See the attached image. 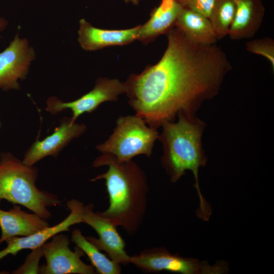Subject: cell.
<instances>
[{
    "label": "cell",
    "instance_id": "cell-1",
    "mask_svg": "<svg viewBox=\"0 0 274 274\" xmlns=\"http://www.w3.org/2000/svg\"><path fill=\"white\" fill-rule=\"evenodd\" d=\"M166 33L167 47L160 60L125 82L135 115L156 129L174 121L180 113L195 114L204 100L219 92L232 68L215 44L192 42L176 27Z\"/></svg>",
    "mask_w": 274,
    "mask_h": 274
},
{
    "label": "cell",
    "instance_id": "cell-2",
    "mask_svg": "<svg viewBox=\"0 0 274 274\" xmlns=\"http://www.w3.org/2000/svg\"><path fill=\"white\" fill-rule=\"evenodd\" d=\"M106 165L108 170L91 180H105L109 206L98 212L116 226H121L128 233L133 234L145 215L148 186L145 173L133 161L119 162L108 153H102L92 166Z\"/></svg>",
    "mask_w": 274,
    "mask_h": 274
},
{
    "label": "cell",
    "instance_id": "cell-3",
    "mask_svg": "<svg viewBox=\"0 0 274 274\" xmlns=\"http://www.w3.org/2000/svg\"><path fill=\"white\" fill-rule=\"evenodd\" d=\"M177 116V122H166L161 126L162 132L158 138L163 150L161 163L173 183L185 175L186 170L192 172L199 200L196 214L208 221L212 209L201 193L198 181L199 169L207 161L201 143L206 124L195 114L180 113Z\"/></svg>",
    "mask_w": 274,
    "mask_h": 274
},
{
    "label": "cell",
    "instance_id": "cell-4",
    "mask_svg": "<svg viewBox=\"0 0 274 274\" xmlns=\"http://www.w3.org/2000/svg\"><path fill=\"white\" fill-rule=\"evenodd\" d=\"M37 176V168L24 164L11 153H1L0 203L6 200L49 219L52 215L48 208L60 204L61 201L57 195L38 188Z\"/></svg>",
    "mask_w": 274,
    "mask_h": 274
},
{
    "label": "cell",
    "instance_id": "cell-5",
    "mask_svg": "<svg viewBox=\"0 0 274 274\" xmlns=\"http://www.w3.org/2000/svg\"><path fill=\"white\" fill-rule=\"evenodd\" d=\"M159 135L157 129L148 126L140 117L120 116L112 134L96 149L113 155L119 162L131 160L139 155L150 157Z\"/></svg>",
    "mask_w": 274,
    "mask_h": 274
},
{
    "label": "cell",
    "instance_id": "cell-6",
    "mask_svg": "<svg viewBox=\"0 0 274 274\" xmlns=\"http://www.w3.org/2000/svg\"><path fill=\"white\" fill-rule=\"evenodd\" d=\"M130 263L149 272L165 270L182 274H222L229 270L225 261L211 266L207 261L172 254L163 248L146 250L130 256Z\"/></svg>",
    "mask_w": 274,
    "mask_h": 274
},
{
    "label": "cell",
    "instance_id": "cell-7",
    "mask_svg": "<svg viewBox=\"0 0 274 274\" xmlns=\"http://www.w3.org/2000/svg\"><path fill=\"white\" fill-rule=\"evenodd\" d=\"M126 93L125 82H121L116 79L100 78L96 80L93 89L74 101L64 102L56 97H49L46 110L54 115L70 109L73 113L71 120L75 122L82 114L91 113L104 102L117 101L120 95Z\"/></svg>",
    "mask_w": 274,
    "mask_h": 274
},
{
    "label": "cell",
    "instance_id": "cell-8",
    "mask_svg": "<svg viewBox=\"0 0 274 274\" xmlns=\"http://www.w3.org/2000/svg\"><path fill=\"white\" fill-rule=\"evenodd\" d=\"M67 235L57 233L51 241L42 247L46 263L40 266L39 273L43 274H94L93 266L87 265L81 259L83 251L79 248L75 251L70 247Z\"/></svg>",
    "mask_w": 274,
    "mask_h": 274
},
{
    "label": "cell",
    "instance_id": "cell-9",
    "mask_svg": "<svg viewBox=\"0 0 274 274\" xmlns=\"http://www.w3.org/2000/svg\"><path fill=\"white\" fill-rule=\"evenodd\" d=\"M91 203L84 206L83 223L93 228L99 237H86L99 250L106 252L115 263L120 265L129 263L130 256L125 251V244L117 230V226L98 212L95 213Z\"/></svg>",
    "mask_w": 274,
    "mask_h": 274
},
{
    "label": "cell",
    "instance_id": "cell-10",
    "mask_svg": "<svg viewBox=\"0 0 274 274\" xmlns=\"http://www.w3.org/2000/svg\"><path fill=\"white\" fill-rule=\"evenodd\" d=\"M35 53L27 40L17 34L10 45L0 53V88L19 89V79L26 78Z\"/></svg>",
    "mask_w": 274,
    "mask_h": 274
},
{
    "label": "cell",
    "instance_id": "cell-11",
    "mask_svg": "<svg viewBox=\"0 0 274 274\" xmlns=\"http://www.w3.org/2000/svg\"><path fill=\"white\" fill-rule=\"evenodd\" d=\"M70 211V214L57 224L47 227L31 235L18 237L14 236L6 242L7 246L0 251V260L11 254L14 256L22 250H33L47 242L54 235L63 231H68L70 227L75 224L83 223L82 215L84 204L80 201L72 199L66 203Z\"/></svg>",
    "mask_w": 274,
    "mask_h": 274
},
{
    "label": "cell",
    "instance_id": "cell-12",
    "mask_svg": "<svg viewBox=\"0 0 274 274\" xmlns=\"http://www.w3.org/2000/svg\"><path fill=\"white\" fill-rule=\"evenodd\" d=\"M86 129L83 124L73 122L70 118H64L59 126L42 141H37L26 153L23 163L33 166L47 156L56 157L60 151L73 139L80 136Z\"/></svg>",
    "mask_w": 274,
    "mask_h": 274
},
{
    "label": "cell",
    "instance_id": "cell-13",
    "mask_svg": "<svg viewBox=\"0 0 274 274\" xmlns=\"http://www.w3.org/2000/svg\"><path fill=\"white\" fill-rule=\"evenodd\" d=\"M78 41L86 51H95L111 46L128 44L137 40L140 25L125 29L95 27L85 19L80 20Z\"/></svg>",
    "mask_w": 274,
    "mask_h": 274
},
{
    "label": "cell",
    "instance_id": "cell-14",
    "mask_svg": "<svg viewBox=\"0 0 274 274\" xmlns=\"http://www.w3.org/2000/svg\"><path fill=\"white\" fill-rule=\"evenodd\" d=\"M49 226L47 220L37 214L28 213L18 205L9 211L0 209V245L14 236H26Z\"/></svg>",
    "mask_w": 274,
    "mask_h": 274
},
{
    "label": "cell",
    "instance_id": "cell-15",
    "mask_svg": "<svg viewBox=\"0 0 274 274\" xmlns=\"http://www.w3.org/2000/svg\"><path fill=\"white\" fill-rule=\"evenodd\" d=\"M182 8L177 1H162L161 5L153 10L149 20L140 26L137 40L147 44L158 36L166 33L175 26Z\"/></svg>",
    "mask_w": 274,
    "mask_h": 274
},
{
    "label": "cell",
    "instance_id": "cell-16",
    "mask_svg": "<svg viewBox=\"0 0 274 274\" xmlns=\"http://www.w3.org/2000/svg\"><path fill=\"white\" fill-rule=\"evenodd\" d=\"M236 10L228 35L232 40L252 37L262 22L264 9L258 0H235Z\"/></svg>",
    "mask_w": 274,
    "mask_h": 274
},
{
    "label": "cell",
    "instance_id": "cell-17",
    "mask_svg": "<svg viewBox=\"0 0 274 274\" xmlns=\"http://www.w3.org/2000/svg\"><path fill=\"white\" fill-rule=\"evenodd\" d=\"M175 26L189 40L198 44L211 45L218 40L210 19L186 8H182Z\"/></svg>",
    "mask_w": 274,
    "mask_h": 274
},
{
    "label": "cell",
    "instance_id": "cell-18",
    "mask_svg": "<svg viewBox=\"0 0 274 274\" xmlns=\"http://www.w3.org/2000/svg\"><path fill=\"white\" fill-rule=\"evenodd\" d=\"M71 241L84 252L90 260L96 273L100 274H119L121 273L120 264L108 258L97 247L84 236L79 229L72 232Z\"/></svg>",
    "mask_w": 274,
    "mask_h": 274
},
{
    "label": "cell",
    "instance_id": "cell-19",
    "mask_svg": "<svg viewBox=\"0 0 274 274\" xmlns=\"http://www.w3.org/2000/svg\"><path fill=\"white\" fill-rule=\"evenodd\" d=\"M236 10L235 0H216L209 19L218 40L228 35Z\"/></svg>",
    "mask_w": 274,
    "mask_h": 274
},
{
    "label": "cell",
    "instance_id": "cell-20",
    "mask_svg": "<svg viewBox=\"0 0 274 274\" xmlns=\"http://www.w3.org/2000/svg\"><path fill=\"white\" fill-rule=\"evenodd\" d=\"M247 50L251 53L265 57L274 68V42L266 38L250 41L246 44Z\"/></svg>",
    "mask_w": 274,
    "mask_h": 274
},
{
    "label": "cell",
    "instance_id": "cell-21",
    "mask_svg": "<svg viewBox=\"0 0 274 274\" xmlns=\"http://www.w3.org/2000/svg\"><path fill=\"white\" fill-rule=\"evenodd\" d=\"M31 250V253L27 256L23 264L14 270L13 273H39V261L42 257L44 256L42 247L41 246Z\"/></svg>",
    "mask_w": 274,
    "mask_h": 274
},
{
    "label": "cell",
    "instance_id": "cell-22",
    "mask_svg": "<svg viewBox=\"0 0 274 274\" xmlns=\"http://www.w3.org/2000/svg\"><path fill=\"white\" fill-rule=\"evenodd\" d=\"M216 0H180L183 8L190 10L209 18Z\"/></svg>",
    "mask_w": 274,
    "mask_h": 274
},
{
    "label": "cell",
    "instance_id": "cell-23",
    "mask_svg": "<svg viewBox=\"0 0 274 274\" xmlns=\"http://www.w3.org/2000/svg\"><path fill=\"white\" fill-rule=\"evenodd\" d=\"M7 24V22L6 19L3 18H0V31L4 30L6 27Z\"/></svg>",
    "mask_w": 274,
    "mask_h": 274
},
{
    "label": "cell",
    "instance_id": "cell-24",
    "mask_svg": "<svg viewBox=\"0 0 274 274\" xmlns=\"http://www.w3.org/2000/svg\"><path fill=\"white\" fill-rule=\"evenodd\" d=\"M126 3L131 2L134 5H138L140 0H124Z\"/></svg>",
    "mask_w": 274,
    "mask_h": 274
},
{
    "label": "cell",
    "instance_id": "cell-25",
    "mask_svg": "<svg viewBox=\"0 0 274 274\" xmlns=\"http://www.w3.org/2000/svg\"><path fill=\"white\" fill-rule=\"evenodd\" d=\"M162 1H167V0H162ZM172 1H175L179 2L180 0H172Z\"/></svg>",
    "mask_w": 274,
    "mask_h": 274
},
{
    "label": "cell",
    "instance_id": "cell-26",
    "mask_svg": "<svg viewBox=\"0 0 274 274\" xmlns=\"http://www.w3.org/2000/svg\"><path fill=\"white\" fill-rule=\"evenodd\" d=\"M0 125H1V124H0Z\"/></svg>",
    "mask_w": 274,
    "mask_h": 274
}]
</instances>
